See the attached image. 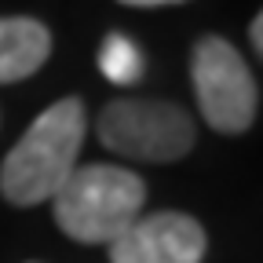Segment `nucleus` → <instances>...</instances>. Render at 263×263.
I'll use <instances>...</instances> for the list:
<instances>
[{"label":"nucleus","instance_id":"nucleus-1","mask_svg":"<svg viewBox=\"0 0 263 263\" xmlns=\"http://www.w3.org/2000/svg\"><path fill=\"white\" fill-rule=\"evenodd\" d=\"M81 143H84V103L77 95H66L26 128V136L4 157V164H0L4 201L22 209L51 201L55 190L73 176Z\"/></svg>","mask_w":263,"mask_h":263},{"label":"nucleus","instance_id":"nucleus-2","mask_svg":"<svg viewBox=\"0 0 263 263\" xmlns=\"http://www.w3.org/2000/svg\"><path fill=\"white\" fill-rule=\"evenodd\" d=\"M146 183L117 164H84L73 168L55 197L51 212L66 238L81 245H114L139 219Z\"/></svg>","mask_w":263,"mask_h":263},{"label":"nucleus","instance_id":"nucleus-3","mask_svg":"<svg viewBox=\"0 0 263 263\" xmlns=\"http://www.w3.org/2000/svg\"><path fill=\"white\" fill-rule=\"evenodd\" d=\"M99 139L106 150L168 164L194 150V121L183 106L164 99H114L99 114Z\"/></svg>","mask_w":263,"mask_h":263},{"label":"nucleus","instance_id":"nucleus-4","mask_svg":"<svg viewBox=\"0 0 263 263\" xmlns=\"http://www.w3.org/2000/svg\"><path fill=\"white\" fill-rule=\"evenodd\" d=\"M190 73L201 117L216 132L223 136L249 132V124L259 114V88L234 44L223 37H201L190 55Z\"/></svg>","mask_w":263,"mask_h":263},{"label":"nucleus","instance_id":"nucleus-5","mask_svg":"<svg viewBox=\"0 0 263 263\" xmlns=\"http://www.w3.org/2000/svg\"><path fill=\"white\" fill-rule=\"evenodd\" d=\"M209 238L186 212L139 216L110 245V263H201Z\"/></svg>","mask_w":263,"mask_h":263},{"label":"nucleus","instance_id":"nucleus-6","mask_svg":"<svg viewBox=\"0 0 263 263\" xmlns=\"http://www.w3.org/2000/svg\"><path fill=\"white\" fill-rule=\"evenodd\" d=\"M51 55V33L37 18H0V84L26 81Z\"/></svg>","mask_w":263,"mask_h":263},{"label":"nucleus","instance_id":"nucleus-7","mask_svg":"<svg viewBox=\"0 0 263 263\" xmlns=\"http://www.w3.org/2000/svg\"><path fill=\"white\" fill-rule=\"evenodd\" d=\"M99 70L114 84H136L143 77V55H139L136 41L121 37V33H110L103 41V48H99Z\"/></svg>","mask_w":263,"mask_h":263},{"label":"nucleus","instance_id":"nucleus-8","mask_svg":"<svg viewBox=\"0 0 263 263\" xmlns=\"http://www.w3.org/2000/svg\"><path fill=\"white\" fill-rule=\"evenodd\" d=\"M252 48H256V55H263V15H256L252 18Z\"/></svg>","mask_w":263,"mask_h":263},{"label":"nucleus","instance_id":"nucleus-9","mask_svg":"<svg viewBox=\"0 0 263 263\" xmlns=\"http://www.w3.org/2000/svg\"><path fill=\"white\" fill-rule=\"evenodd\" d=\"M128 8H161V4H186V0H121Z\"/></svg>","mask_w":263,"mask_h":263}]
</instances>
